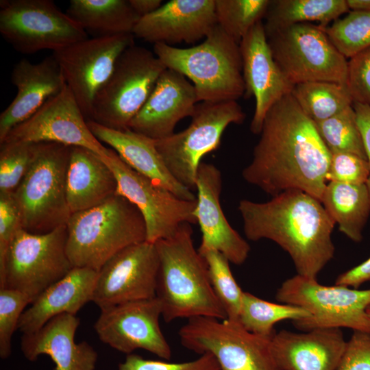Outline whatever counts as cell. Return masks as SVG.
Returning a JSON list of instances; mask_svg holds the SVG:
<instances>
[{
	"instance_id": "22",
	"label": "cell",
	"mask_w": 370,
	"mask_h": 370,
	"mask_svg": "<svg viewBox=\"0 0 370 370\" xmlns=\"http://www.w3.org/2000/svg\"><path fill=\"white\" fill-rule=\"evenodd\" d=\"M197 102L193 84L166 68L128 129L154 140L166 138L174 134L180 120L193 116Z\"/></svg>"
},
{
	"instance_id": "24",
	"label": "cell",
	"mask_w": 370,
	"mask_h": 370,
	"mask_svg": "<svg viewBox=\"0 0 370 370\" xmlns=\"http://www.w3.org/2000/svg\"><path fill=\"white\" fill-rule=\"evenodd\" d=\"M346 343L341 328L282 330L271 337V349L280 370H336Z\"/></svg>"
},
{
	"instance_id": "38",
	"label": "cell",
	"mask_w": 370,
	"mask_h": 370,
	"mask_svg": "<svg viewBox=\"0 0 370 370\" xmlns=\"http://www.w3.org/2000/svg\"><path fill=\"white\" fill-rule=\"evenodd\" d=\"M34 156V143H1L0 193H14L27 173Z\"/></svg>"
},
{
	"instance_id": "13",
	"label": "cell",
	"mask_w": 370,
	"mask_h": 370,
	"mask_svg": "<svg viewBox=\"0 0 370 370\" xmlns=\"http://www.w3.org/2000/svg\"><path fill=\"white\" fill-rule=\"evenodd\" d=\"M0 32L17 51L53 52L88 38L87 32L51 0L1 1Z\"/></svg>"
},
{
	"instance_id": "43",
	"label": "cell",
	"mask_w": 370,
	"mask_h": 370,
	"mask_svg": "<svg viewBox=\"0 0 370 370\" xmlns=\"http://www.w3.org/2000/svg\"><path fill=\"white\" fill-rule=\"evenodd\" d=\"M22 228L21 216L13 193H0V267L17 231Z\"/></svg>"
},
{
	"instance_id": "40",
	"label": "cell",
	"mask_w": 370,
	"mask_h": 370,
	"mask_svg": "<svg viewBox=\"0 0 370 370\" xmlns=\"http://www.w3.org/2000/svg\"><path fill=\"white\" fill-rule=\"evenodd\" d=\"M369 175L370 165L367 160L351 153H331L328 182L364 184Z\"/></svg>"
},
{
	"instance_id": "23",
	"label": "cell",
	"mask_w": 370,
	"mask_h": 370,
	"mask_svg": "<svg viewBox=\"0 0 370 370\" xmlns=\"http://www.w3.org/2000/svg\"><path fill=\"white\" fill-rule=\"evenodd\" d=\"M11 81L17 92L0 114V143L14 127L32 117L66 86L53 55L38 63L21 60L12 69Z\"/></svg>"
},
{
	"instance_id": "32",
	"label": "cell",
	"mask_w": 370,
	"mask_h": 370,
	"mask_svg": "<svg viewBox=\"0 0 370 370\" xmlns=\"http://www.w3.org/2000/svg\"><path fill=\"white\" fill-rule=\"evenodd\" d=\"M292 95L314 122L327 119L353 104L346 85L314 81L295 84Z\"/></svg>"
},
{
	"instance_id": "17",
	"label": "cell",
	"mask_w": 370,
	"mask_h": 370,
	"mask_svg": "<svg viewBox=\"0 0 370 370\" xmlns=\"http://www.w3.org/2000/svg\"><path fill=\"white\" fill-rule=\"evenodd\" d=\"M100 310L94 329L103 343L127 355L140 349L171 358L170 345L160 326L162 306L156 297Z\"/></svg>"
},
{
	"instance_id": "11",
	"label": "cell",
	"mask_w": 370,
	"mask_h": 370,
	"mask_svg": "<svg viewBox=\"0 0 370 370\" xmlns=\"http://www.w3.org/2000/svg\"><path fill=\"white\" fill-rule=\"evenodd\" d=\"M265 33L275 62L294 86L314 81L346 85L348 61L324 29L298 23Z\"/></svg>"
},
{
	"instance_id": "10",
	"label": "cell",
	"mask_w": 370,
	"mask_h": 370,
	"mask_svg": "<svg viewBox=\"0 0 370 370\" xmlns=\"http://www.w3.org/2000/svg\"><path fill=\"white\" fill-rule=\"evenodd\" d=\"M275 298L282 304L301 307L310 314L307 319L293 321L301 331L346 328L370 334V318L367 313L370 288L325 286L315 278L297 274L281 284Z\"/></svg>"
},
{
	"instance_id": "31",
	"label": "cell",
	"mask_w": 370,
	"mask_h": 370,
	"mask_svg": "<svg viewBox=\"0 0 370 370\" xmlns=\"http://www.w3.org/2000/svg\"><path fill=\"white\" fill-rule=\"evenodd\" d=\"M349 12L347 0H273L264 18L265 32L298 24L318 22L325 29L332 21Z\"/></svg>"
},
{
	"instance_id": "6",
	"label": "cell",
	"mask_w": 370,
	"mask_h": 370,
	"mask_svg": "<svg viewBox=\"0 0 370 370\" xmlns=\"http://www.w3.org/2000/svg\"><path fill=\"white\" fill-rule=\"evenodd\" d=\"M71 148L56 143H34L32 164L13 193L25 230L47 233L69 219L66 171Z\"/></svg>"
},
{
	"instance_id": "4",
	"label": "cell",
	"mask_w": 370,
	"mask_h": 370,
	"mask_svg": "<svg viewBox=\"0 0 370 370\" xmlns=\"http://www.w3.org/2000/svg\"><path fill=\"white\" fill-rule=\"evenodd\" d=\"M66 225V252L73 267L99 271L122 249L146 241L141 213L118 193L98 206L72 213Z\"/></svg>"
},
{
	"instance_id": "30",
	"label": "cell",
	"mask_w": 370,
	"mask_h": 370,
	"mask_svg": "<svg viewBox=\"0 0 370 370\" xmlns=\"http://www.w3.org/2000/svg\"><path fill=\"white\" fill-rule=\"evenodd\" d=\"M66 13L95 37L132 34L140 18L126 0H71Z\"/></svg>"
},
{
	"instance_id": "2",
	"label": "cell",
	"mask_w": 370,
	"mask_h": 370,
	"mask_svg": "<svg viewBox=\"0 0 370 370\" xmlns=\"http://www.w3.org/2000/svg\"><path fill=\"white\" fill-rule=\"evenodd\" d=\"M247 239H269L291 258L297 274L317 279L334 258L336 225L321 201L298 189L284 191L266 202L238 204Z\"/></svg>"
},
{
	"instance_id": "39",
	"label": "cell",
	"mask_w": 370,
	"mask_h": 370,
	"mask_svg": "<svg viewBox=\"0 0 370 370\" xmlns=\"http://www.w3.org/2000/svg\"><path fill=\"white\" fill-rule=\"evenodd\" d=\"M30 299L24 293L7 288H0V357L6 359L12 352V338L20 318Z\"/></svg>"
},
{
	"instance_id": "48",
	"label": "cell",
	"mask_w": 370,
	"mask_h": 370,
	"mask_svg": "<svg viewBox=\"0 0 370 370\" xmlns=\"http://www.w3.org/2000/svg\"><path fill=\"white\" fill-rule=\"evenodd\" d=\"M349 10L370 12V0H347Z\"/></svg>"
},
{
	"instance_id": "36",
	"label": "cell",
	"mask_w": 370,
	"mask_h": 370,
	"mask_svg": "<svg viewBox=\"0 0 370 370\" xmlns=\"http://www.w3.org/2000/svg\"><path fill=\"white\" fill-rule=\"evenodd\" d=\"M199 254L206 261L211 286L227 319L238 321L245 291L236 282L230 261L216 250H207Z\"/></svg>"
},
{
	"instance_id": "45",
	"label": "cell",
	"mask_w": 370,
	"mask_h": 370,
	"mask_svg": "<svg viewBox=\"0 0 370 370\" xmlns=\"http://www.w3.org/2000/svg\"><path fill=\"white\" fill-rule=\"evenodd\" d=\"M370 281V257L360 264L340 274L335 284L358 288Z\"/></svg>"
},
{
	"instance_id": "16",
	"label": "cell",
	"mask_w": 370,
	"mask_h": 370,
	"mask_svg": "<svg viewBox=\"0 0 370 370\" xmlns=\"http://www.w3.org/2000/svg\"><path fill=\"white\" fill-rule=\"evenodd\" d=\"M160 261L155 243L132 245L98 271L92 301L100 310L156 297Z\"/></svg>"
},
{
	"instance_id": "27",
	"label": "cell",
	"mask_w": 370,
	"mask_h": 370,
	"mask_svg": "<svg viewBox=\"0 0 370 370\" xmlns=\"http://www.w3.org/2000/svg\"><path fill=\"white\" fill-rule=\"evenodd\" d=\"M98 271L73 267L65 276L47 288L23 312L18 330L29 334L62 314H76L92 301Z\"/></svg>"
},
{
	"instance_id": "20",
	"label": "cell",
	"mask_w": 370,
	"mask_h": 370,
	"mask_svg": "<svg viewBox=\"0 0 370 370\" xmlns=\"http://www.w3.org/2000/svg\"><path fill=\"white\" fill-rule=\"evenodd\" d=\"M221 173L214 164H200L196 179V207L194 216L201 232L198 251L216 250L230 263L241 264L247 260L250 246L230 225L220 204Z\"/></svg>"
},
{
	"instance_id": "49",
	"label": "cell",
	"mask_w": 370,
	"mask_h": 370,
	"mask_svg": "<svg viewBox=\"0 0 370 370\" xmlns=\"http://www.w3.org/2000/svg\"><path fill=\"white\" fill-rule=\"evenodd\" d=\"M367 313L368 316H369V318H370V304H369V306L367 307Z\"/></svg>"
},
{
	"instance_id": "37",
	"label": "cell",
	"mask_w": 370,
	"mask_h": 370,
	"mask_svg": "<svg viewBox=\"0 0 370 370\" xmlns=\"http://www.w3.org/2000/svg\"><path fill=\"white\" fill-rule=\"evenodd\" d=\"M330 40L346 58L370 47V12L350 10L325 29Z\"/></svg>"
},
{
	"instance_id": "42",
	"label": "cell",
	"mask_w": 370,
	"mask_h": 370,
	"mask_svg": "<svg viewBox=\"0 0 370 370\" xmlns=\"http://www.w3.org/2000/svg\"><path fill=\"white\" fill-rule=\"evenodd\" d=\"M346 86L354 102L370 107V47L349 58Z\"/></svg>"
},
{
	"instance_id": "34",
	"label": "cell",
	"mask_w": 370,
	"mask_h": 370,
	"mask_svg": "<svg viewBox=\"0 0 370 370\" xmlns=\"http://www.w3.org/2000/svg\"><path fill=\"white\" fill-rule=\"evenodd\" d=\"M314 123L330 153H351L367 160L352 105L327 119Z\"/></svg>"
},
{
	"instance_id": "18",
	"label": "cell",
	"mask_w": 370,
	"mask_h": 370,
	"mask_svg": "<svg viewBox=\"0 0 370 370\" xmlns=\"http://www.w3.org/2000/svg\"><path fill=\"white\" fill-rule=\"evenodd\" d=\"M14 141L48 142L81 147L101 158H106L110 150L90 130L85 116L66 85L32 117L14 127L2 143Z\"/></svg>"
},
{
	"instance_id": "44",
	"label": "cell",
	"mask_w": 370,
	"mask_h": 370,
	"mask_svg": "<svg viewBox=\"0 0 370 370\" xmlns=\"http://www.w3.org/2000/svg\"><path fill=\"white\" fill-rule=\"evenodd\" d=\"M336 370H370V334L354 331Z\"/></svg>"
},
{
	"instance_id": "25",
	"label": "cell",
	"mask_w": 370,
	"mask_h": 370,
	"mask_svg": "<svg viewBox=\"0 0 370 370\" xmlns=\"http://www.w3.org/2000/svg\"><path fill=\"white\" fill-rule=\"evenodd\" d=\"M79 324L76 314L64 313L38 331L23 334L21 349L24 357L33 362L41 355L49 356L56 365L55 370H95L97 351L86 341H75Z\"/></svg>"
},
{
	"instance_id": "29",
	"label": "cell",
	"mask_w": 370,
	"mask_h": 370,
	"mask_svg": "<svg viewBox=\"0 0 370 370\" xmlns=\"http://www.w3.org/2000/svg\"><path fill=\"white\" fill-rule=\"evenodd\" d=\"M321 201L342 233L354 242L362 241L370 215V193L366 184L329 182Z\"/></svg>"
},
{
	"instance_id": "33",
	"label": "cell",
	"mask_w": 370,
	"mask_h": 370,
	"mask_svg": "<svg viewBox=\"0 0 370 370\" xmlns=\"http://www.w3.org/2000/svg\"><path fill=\"white\" fill-rule=\"evenodd\" d=\"M310 316L301 307L270 302L245 291L238 321L247 330L271 338L277 323L286 319L299 321Z\"/></svg>"
},
{
	"instance_id": "5",
	"label": "cell",
	"mask_w": 370,
	"mask_h": 370,
	"mask_svg": "<svg viewBox=\"0 0 370 370\" xmlns=\"http://www.w3.org/2000/svg\"><path fill=\"white\" fill-rule=\"evenodd\" d=\"M153 53L167 69L193 82L198 102L236 101L244 96L239 45L218 24L199 45L178 48L156 43Z\"/></svg>"
},
{
	"instance_id": "3",
	"label": "cell",
	"mask_w": 370,
	"mask_h": 370,
	"mask_svg": "<svg viewBox=\"0 0 370 370\" xmlns=\"http://www.w3.org/2000/svg\"><path fill=\"white\" fill-rule=\"evenodd\" d=\"M190 225L184 223L173 236L155 243L160 261L156 297L166 323L197 317L227 319L206 261L194 247Z\"/></svg>"
},
{
	"instance_id": "7",
	"label": "cell",
	"mask_w": 370,
	"mask_h": 370,
	"mask_svg": "<svg viewBox=\"0 0 370 370\" xmlns=\"http://www.w3.org/2000/svg\"><path fill=\"white\" fill-rule=\"evenodd\" d=\"M191 118L183 131L156 140V147L171 175L193 191L202 158L219 147L228 125L243 123L245 114L234 100L202 101L196 105Z\"/></svg>"
},
{
	"instance_id": "47",
	"label": "cell",
	"mask_w": 370,
	"mask_h": 370,
	"mask_svg": "<svg viewBox=\"0 0 370 370\" xmlns=\"http://www.w3.org/2000/svg\"><path fill=\"white\" fill-rule=\"evenodd\" d=\"M129 2L140 18L154 12L162 5L161 0H129Z\"/></svg>"
},
{
	"instance_id": "19",
	"label": "cell",
	"mask_w": 370,
	"mask_h": 370,
	"mask_svg": "<svg viewBox=\"0 0 370 370\" xmlns=\"http://www.w3.org/2000/svg\"><path fill=\"white\" fill-rule=\"evenodd\" d=\"M245 98L254 96L255 111L250 130L260 134L267 112L284 96L292 93L290 82L275 62L262 21L258 22L240 44Z\"/></svg>"
},
{
	"instance_id": "41",
	"label": "cell",
	"mask_w": 370,
	"mask_h": 370,
	"mask_svg": "<svg viewBox=\"0 0 370 370\" xmlns=\"http://www.w3.org/2000/svg\"><path fill=\"white\" fill-rule=\"evenodd\" d=\"M117 370H220V367L215 358L209 353L183 362L148 360L138 354H130L119 364Z\"/></svg>"
},
{
	"instance_id": "9",
	"label": "cell",
	"mask_w": 370,
	"mask_h": 370,
	"mask_svg": "<svg viewBox=\"0 0 370 370\" xmlns=\"http://www.w3.org/2000/svg\"><path fill=\"white\" fill-rule=\"evenodd\" d=\"M66 241V224L45 234L19 229L0 267V288L20 291L32 303L73 268L67 255Z\"/></svg>"
},
{
	"instance_id": "28",
	"label": "cell",
	"mask_w": 370,
	"mask_h": 370,
	"mask_svg": "<svg viewBox=\"0 0 370 370\" xmlns=\"http://www.w3.org/2000/svg\"><path fill=\"white\" fill-rule=\"evenodd\" d=\"M110 166L94 152L71 147L66 171V197L72 213L98 206L116 193Z\"/></svg>"
},
{
	"instance_id": "1",
	"label": "cell",
	"mask_w": 370,
	"mask_h": 370,
	"mask_svg": "<svg viewBox=\"0 0 370 370\" xmlns=\"http://www.w3.org/2000/svg\"><path fill=\"white\" fill-rule=\"evenodd\" d=\"M243 179L275 196L298 189L321 200L331 153L292 93L267 112Z\"/></svg>"
},
{
	"instance_id": "26",
	"label": "cell",
	"mask_w": 370,
	"mask_h": 370,
	"mask_svg": "<svg viewBox=\"0 0 370 370\" xmlns=\"http://www.w3.org/2000/svg\"><path fill=\"white\" fill-rule=\"evenodd\" d=\"M87 124L95 136L109 145L133 170L181 199L196 200L193 192L177 182L169 172L156 149V140L130 129L114 130L91 120L87 121Z\"/></svg>"
},
{
	"instance_id": "8",
	"label": "cell",
	"mask_w": 370,
	"mask_h": 370,
	"mask_svg": "<svg viewBox=\"0 0 370 370\" xmlns=\"http://www.w3.org/2000/svg\"><path fill=\"white\" fill-rule=\"evenodd\" d=\"M166 69L149 49L135 45L127 48L97 93L90 120L114 130L128 129Z\"/></svg>"
},
{
	"instance_id": "15",
	"label": "cell",
	"mask_w": 370,
	"mask_h": 370,
	"mask_svg": "<svg viewBox=\"0 0 370 370\" xmlns=\"http://www.w3.org/2000/svg\"><path fill=\"white\" fill-rule=\"evenodd\" d=\"M133 45L132 34L99 36L53 53L66 85L87 121L90 120L99 90L111 75L121 53Z\"/></svg>"
},
{
	"instance_id": "21",
	"label": "cell",
	"mask_w": 370,
	"mask_h": 370,
	"mask_svg": "<svg viewBox=\"0 0 370 370\" xmlns=\"http://www.w3.org/2000/svg\"><path fill=\"white\" fill-rule=\"evenodd\" d=\"M217 25L215 0H171L139 19L134 36L153 44L194 43Z\"/></svg>"
},
{
	"instance_id": "46",
	"label": "cell",
	"mask_w": 370,
	"mask_h": 370,
	"mask_svg": "<svg viewBox=\"0 0 370 370\" xmlns=\"http://www.w3.org/2000/svg\"><path fill=\"white\" fill-rule=\"evenodd\" d=\"M352 106L356 112L358 125L370 165V107L356 102H353ZM366 185L370 193V175Z\"/></svg>"
},
{
	"instance_id": "12",
	"label": "cell",
	"mask_w": 370,
	"mask_h": 370,
	"mask_svg": "<svg viewBox=\"0 0 370 370\" xmlns=\"http://www.w3.org/2000/svg\"><path fill=\"white\" fill-rule=\"evenodd\" d=\"M178 335L185 348L212 355L220 370H280L271 352V338L247 330L238 320L190 318Z\"/></svg>"
},
{
	"instance_id": "14",
	"label": "cell",
	"mask_w": 370,
	"mask_h": 370,
	"mask_svg": "<svg viewBox=\"0 0 370 370\" xmlns=\"http://www.w3.org/2000/svg\"><path fill=\"white\" fill-rule=\"evenodd\" d=\"M114 173L116 193L134 204L146 227V241L155 243L173 236L184 223H197L196 200L181 199L127 165L112 149L101 158Z\"/></svg>"
},
{
	"instance_id": "35",
	"label": "cell",
	"mask_w": 370,
	"mask_h": 370,
	"mask_svg": "<svg viewBox=\"0 0 370 370\" xmlns=\"http://www.w3.org/2000/svg\"><path fill=\"white\" fill-rule=\"evenodd\" d=\"M271 0H215L217 24L236 43L264 18Z\"/></svg>"
}]
</instances>
